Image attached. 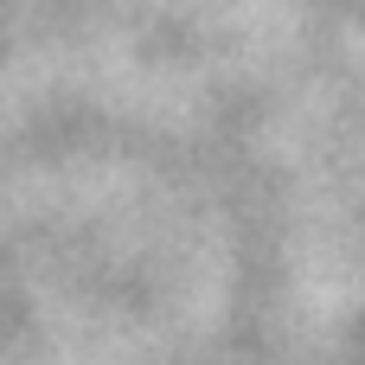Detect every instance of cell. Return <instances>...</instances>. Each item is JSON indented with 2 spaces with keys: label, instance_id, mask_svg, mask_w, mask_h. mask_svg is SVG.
Instances as JSON below:
<instances>
[]
</instances>
